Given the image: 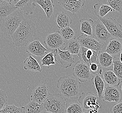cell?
Returning <instances> with one entry per match:
<instances>
[{"label": "cell", "mask_w": 122, "mask_h": 113, "mask_svg": "<svg viewBox=\"0 0 122 113\" xmlns=\"http://www.w3.org/2000/svg\"><path fill=\"white\" fill-rule=\"evenodd\" d=\"M36 35V24L30 19L24 18L11 36L13 44L16 47L24 46L34 40Z\"/></svg>", "instance_id": "obj_1"}, {"label": "cell", "mask_w": 122, "mask_h": 113, "mask_svg": "<svg viewBox=\"0 0 122 113\" xmlns=\"http://www.w3.org/2000/svg\"><path fill=\"white\" fill-rule=\"evenodd\" d=\"M57 87L61 96L66 101L79 97L81 84L75 77L65 76L59 78L57 80Z\"/></svg>", "instance_id": "obj_2"}, {"label": "cell", "mask_w": 122, "mask_h": 113, "mask_svg": "<svg viewBox=\"0 0 122 113\" xmlns=\"http://www.w3.org/2000/svg\"><path fill=\"white\" fill-rule=\"evenodd\" d=\"M23 13L17 9L7 17L0 21V31L4 37H11L24 19Z\"/></svg>", "instance_id": "obj_3"}, {"label": "cell", "mask_w": 122, "mask_h": 113, "mask_svg": "<svg viewBox=\"0 0 122 113\" xmlns=\"http://www.w3.org/2000/svg\"><path fill=\"white\" fill-rule=\"evenodd\" d=\"M45 110L52 113H66V101L59 94H49L42 103Z\"/></svg>", "instance_id": "obj_4"}, {"label": "cell", "mask_w": 122, "mask_h": 113, "mask_svg": "<svg viewBox=\"0 0 122 113\" xmlns=\"http://www.w3.org/2000/svg\"><path fill=\"white\" fill-rule=\"evenodd\" d=\"M98 97L91 92L82 93L78 98V102L84 111L90 113H98L101 105L97 101Z\"/></svg>", "instance_id": "obj_5"}, {"label": "cell", "mask_w": 122, "mask_h": 113, "mask_svg": "<svg viewBox=\"0 0 122 113\" xmlns=\"http://www.w3.org/2000/svg\"><path fill=\"white\" fill-rule=\"evenodd\" d=\"M92 37L104 47L107 46L109 42L113 38L99 19L94 21Z\"/></svg>", "instance_id": "obj_6"}, {"label": "cell", "mask_w": 122, "mask_h": 113, "mask_svg": "<svg viewBox=\"0 0 122 113\" xmlns=\"http://www.w3.org/2000/svg\"><path fill=\"white\" fill-rule=\"evenodd\" d=\"M72 73L75 78L81 82L91 80L94 76L90 71L89 66L80 61H77L74 65Z\"/></svg>", "instance_id": "obj_7"}, {"label": "cell", "mask_w": 122, "mask_h": 113, "mask_svg": "<svg viewBox=\"0 0 122 113\" xmlns=\"http://www.w3.org/2000/svg\"><path fill=\"white\" fill-rule=\"evenodd\" d=\"M99 19L105 26L113 38L122 40V28L117 20L111 17H102Z\"/></svg>", "instance_id": "obj_8"}, {"label": "cell", "mask_w": 122, "mask_h": 113, "mask_svg": "<svg viewBox=\"0 0 122 113\" xmlns=\"http://www.w3.org/2000/svg\"><path fill=\"white\" fill-rule=\"evenodd\" d=\"M77 39L81 47L88 49L101 52L104 47L103 45L92 36L81 34V35L77 38Z\"/></svg>", "instance_id": "obj_9"}, {"label": "cell", "mask_w": 122, "mask_h": 113, "mask_svg": "<svg viewBox=\"0 0 122 113\" xmlns=\"http://www.w3.org/2000/svg\"><path fill=\"white\" fill-rule=\"evenodd\" d=\"M55 60L65 68H70L75 62L72 54L67 51H61L59 48L55 50Z\"/></svg>", "instance_id": "obj_10"}, {"label": "cell", "mask_w": 122, "mask_h": 113, "mask_svg": "<svg viewBox=\"0 0 122 113\" xmlns=\"http://www.w3.org/2000/svg\"><path fill=\"white\" fill-rule=\"evenodd\" d=\"M99 53L81 46L77 57L80 61L89 66L92 63H97V57Z\"/></svg>", "instance_id": "obj_11"}, {"label": "cell", "mask_w": 122, "mask_h": 113, "mask_svg": "<svg viewBox=\"0 0 122 113\" xmlns=\"http://www.w3.org/2000/svg\"><path fill=\"white\" fill-rule=\"evenodd\" d=\"M103 101L118 103L122 101V94L119 86H107L103 93Z\"/></svg>", "instance_id": "obj_12"}, {"label": "cell", "mask_w": 122, "mask_h": 113, "mask_svg": "<svg viewBox=\"0 0 122 113\" xmlns=\"http://www.w3.org/2000/svg\"><path fill=\"white\" fill-rule=\"evenodd\" d=\"M26 50L27 53L38 57L44 56L49 51L42 45L38 38L29 43L26 47Z\"/></svg>", "instance_id": "obj_13"}, {"label": "cell", "mask_w": 122, "mask_h": 113, "mask_svg": "<svg viewBox=\"0 0 122 113\" xmlns=\"http://www.w3.org/2000/svg\"><path fill=\"white\" fill-rule=\"evenodd\" d=\"M50 93L46 84H41L34 88L31 95V101L42 104Z\"/></svg>", "instance_id": "obj_14"}, {"label": "cell", "mask_w": 122, "mask_h": 113, "mask_svg": "<svg viewBox=\"0 0 122 113\" xmlns=\"http://www.w3.org/2000/svg\"><path fill=\"white\" fill-rule=\"evenodd\" d=\"M65 43V41L58 32L49 34L44 41L47 49L52 51L59 49Z\"/></svg>", "instance_id": "obj_15"}, {"label": "cell", "mask_w": 122, "mask_h": 113, "mask_svg": "<svg viewBox=\"0 0 122 113\" xmlns=\"http://www.w3.org/2000/svg\"><path fill=\"white\" fill-rule=\"evenodd\" d=\"M57 1L65 9L74 15L79 12L84 6L86 0H57Z\"/></svg>", "instance_id": "obj_16"}, {"label": "cell", "mask_w": 122, "mask_h": 113, "mask_svg": "<svg viewBox=\"0 0 122 113\" xmlns=\"http://www.w3.org/2000/svg\"><path fill=\"white\" fill-rule=\"evenodd\" d=\"M104 51L114 58L119 57L120 54L122 51V40L113 38L107 45Z\"/></svg>", "instance_id": "obj_17"}, {"label": "cell", "mask_w": 122, "mask_h": 113, "mask_svg": "<svg viewBox=\"0 0 122 113\" xmlns=\"http://www.w3.org/2000/svg\"><path fill=\"white\" fill-rule=\"evenodd\" d=\"M113 59L114 57L107 53L101 51L99 53L98 55L97 63L104 70L112 69L110 68L113 65Z\"/></svg>", "instance_id": "obj_18"}, {"label": "cell", "mask_w": 122, "mask_h": 113, "mask_svg": "<svg viewBox=\"0 0 122 113\" xmlns=\"http://www.w3.org/2000/svg\"><path fill=\"white\" fill-rule=\"evenodd\" d=\"M55 21L58 28H61L69 27L72 23V20L67 13L61 11L55 14Z\"/></svg>", "instance_id": "obj_19"}, {"label": "cell", "mask_w": 122, "mask_h": 113, "mask_svg": "<svg viewBox=\"0 0 122 113\" xmlns=\"http://www.w3.org/2000/svg\"><path fill=\"white\" fill-rule=\"evenodd\" d=\"M14 6L26 14L32 15L36 5L34 3V0H21Z\"/></svg>", "instance_id": "obj_20"}, {"label": "cell", "mask_w": 122, "mask_h": 113, "mask_svg": "<svg viewBox=\"0 0 122 113\" xmlns=\"http://www.w3.org/2000/svg\"><path fill=\"white\" fill-rule=\"evenodd\" d=\"M34 3L37 4L42 8L48 19L52 17L55 7L53 0H34Z\"/></svg>", "instance_id": "obj_21"}, {"label": "cell", "mask_w": 122, "mask_h": 113, "mask_svg": "<svg viewBox=\"0 0 122 113\" xmlns=\"http://www.w3.org/2000/svg\"><path fill=\"white\" fill-rule=\"evenodd\" d=\"M18 9L14 5L5 1L0 3V21H2L12 14L15 11Z\"/></svg>", "instance_id": "obj_22"}, {"label": "cell", "mask_w": 122, "mask_h": 113, "mask_svg": "<svg viewBox=\"0 0 122 113\" xmlns=\"http://www.w3.org/2000/svg\"><path fill=\"white\" fill-rule=\"evenodd\" d=\"M100 75H101L98 74L94 75L91 81L96 89L97 94V96L99 99L103 100V93L105 90V84Z\"/></svg>", "instance_id": "obj_23"}, {"label": "cell", "mask_w": 122, "mask_h": 113, "mask_svg": "<svg viewBox=\"0 0 122 113\" xmlns=\"http://www.w3.org/2000/svg\"><path fill=\"white\" fill-rule=\"evenodd\" d=\"M103 77L104 81L108 86H119L120 79L113 72V69L104 70Z\"/></svg>", "instance_id": "obj_24"}, {"label": "cell", "mask_w": 122, "mask_h": 113, "mask_svg": "<svg viewBox=\"0 0 122 113\" xmlns=\"http://www.w3.org/2000/svg\"><path fill=\"white\" fill-rule=\"evenodd\" d=\"M24 113H44L46 110L42 104L31 101L24 107H21Z\"/></svg>", "instance_id": "obj_25"}, {"label": "cell", "mask_w": 122, "mask_h": 113, "mask_svg": "<svg viewBox=\"0 0 122 113\" xmlns=\"http://www.w3.org/2000/svg\"><path fill=\"white\" fill-rule=\"evenodd\" d=\"M24 69L33 72H41L42 69L38 61L30 54L24 61Z\"/></svg>", "instance_id": "obj_26"}, {"label": "cell", "mask_w": 122, "mask_h": 113, "mask_svg": "<svg viewBox=\"0 0 122 113\" xmlns=\"http://www.w3.org/2000/svg\"><path fill=\"white\" fill-rule=\"evenodd\" d=\"M81 33L87 35L92 36L94 21L92 19L83 18L80 19Z\"/></svg>", "instance_id": "obj_27"}, {"label": "cell", "mask_w": 122, "mask_h": 113, "mask_svg": "<svg viewBox=\"0 0 122 113\" xmlns=\"http://www.w3.org/2000/svg\"><path fill=\"white\" fill-rule=\"evenodd\" d=\"M64 51H67L72 54H77L79 52L81 46L77 39L73 38L65 41Z\"/></svg>", "instance_id": "obj_28"}, {"label": "cell", "mask_w": 122, "mask_h": 113, "mask_svg": "<svg viewBox=\"0 0 122 113\" xmlns=\"http://www.w3.org/2000/svg\"><path fill=\"white\" fill-rule=\"evenodd\" d=\"M94 12L99 18H102L108 13L112 12L114 10L107 5L98 3L94 5Z\"/></svg>", "instance_id": "obj_29"}, {"label": "cell", "mask_w": 122, "mask_h": 113, "mask_svg": "<svg viewBox=\"0 0 122 113\" xmlns=\"http://www.w3.org/2000/svg\"><path fill=\"white\" fill-rule=\"evenodd\" d=\"M55 50L51 51L49 53H47L43 57L41 60V65L42 66H47L48 68L51 65H55L56 64L55 60Z\"/></svg>", "instance_id": "obj_30"}, {"label": "cell", "mask_w": 122, "mask_h": 113, "mask_svg": "<svg viewBox=\"0 0 122 113\" xmlns=\"http://www.w3.org/2000/svg\"><path fill=\"white\" fill-rule=\"evenodd\" d=\"M65 41L73 38L75 35V32L69 27L61 28L58 31Z\"/></svg>", "instance_id": "obj_31"}, {"label": "cell", "mask_w": 122, "mask_h": 113, "mask_svg": "<svg viewBox=\"0 0 122 113\" xmlns=\"http://www.w3.org/2000/svg\"><path fill=\"white\" fill-rule=\"evenodd\" d=\"M84 112L79 103L66 104V113H83Z\"/></svg>", "instance_id": "obj_32"}, {"label": "cell", "mask_w": 122, "mask_h": 113, "mask_svg": "<svg viewBox=\"0 0 122 113\" xmlns=\"http://www.w3.org/2000/svg\"><path fill=\"white\" fill-rule=\"evenodd\" d=\"M113 71L118 78L120 80L122 79V63L120 61L119 57L114 58Z\"/></svg>", "instance_id": "obj_33"}, {"label": "cell", "mask_w": 122, "mask_h": 113, "mask_svg": "<svg viewBox=\"0 0 122 113\" xmlns=\"http://www.w3.org/2000/svg\"><path fill=\"white\" fill-rule=\"evenodd\" d=\"M107 4L114 11L121 12L122 11V0H107Z\"/></svg>", "instance_id": "obj_34"}, {"label": "cell", "mask_w": 122, "mask_h": 113, "mask_svg": "<svg viewBox=\"0 0 122 113\" xmlns=\"http://www.w3.org/2000/svg\"><path fill=\"white\" fill-rule=\"evenodd\" d=\"M0 113H24L22 107H18L14 105H7L0 110Z\"/></svg>", "instance_id": "obj_35"}, {"label": "cell", "mask_w": 122, "mask_h": 113, "mask_svg": "<svg viewBox=\"0 0 122 113\" xmlns=\"http://www.w3.org/2000/svg\"><path fill=\"white\" fill-rule=\"evenodd\" d=\"M90 69L93 75L98 74L101 75L103 73V69L97 63H93L89 65Z\"/></svg>", "instance_id": "obj_36"}, {"label": "cell", "mask_w": 122, "mask_h": 113, "mask_svg": "<svg viewBox=\"0 0 122 113\" xmlns=\"http://www.w3.org/2000/svg\"><path fill=\"white\" fill-rule=\"evenodd\" d=\"M7 95L6 92L0 89V110L5 108L7 105Z\"/></svg>", "instance_id": "obj_37"}, {"label": "cell", "mask_w": 122, "mask_h": 113, "mask_svg": "<svg viewBox=\"0 0 122 113\" xmlns=\"http://www.w3.org/2000/svg\"><path fill=\"white\" fill-rule=\"evenodd\" d=\"M110 113H122V101L111 106L110 108Z\"/></svg>", "instance_id": "obj_38"}, {"label": "cell", "mask_w": 122, "mask_h": 113, "mask_svg": "<svg viewBox=\"0 0 122 113\" xmlns=\"http://www.w3.org/2000/svg\"><path fill=\"white\" fill-rule=\"evenodd\" d=\"M20 0H13V1L12 4L14 5L16 4L18 2H19Z\"/></svg>", "instance_id": "obj_39"}, {"label": "cell", "mask_w": 122, "mask_h": 113, "mask_svg": "<svg viewBox=\"0 0 122 113\" xmlns=\"http://www.w3.org/2000/svg\"><path fill=\"white\" fill-rule=\"evenodd\" d=\"M3 1H6L7 2L9 3L10 4H12L13 1V0H2Z\"/></svg>", "instance_id": "obj_40"}, {"label": "cell", "mask_w": 122, "mask_h": 113, "mask_svg": "<svg viewBox=\"0 0 122 113\" xmlns=\"http://www.w3.org/2000/svg\"><path fill=\"white\" fill-rule=\"evenodd\" d=\"M119 59H120V61L122 63V51L121 52V53L120 54Z\"/></svg>", "instance_id": "obj_41"}, {"label": "cell", "mask_w": 122, "mask_h": 113, "mask_svg": "<svg viewBox=\"0 0 122 113\" xmlns=\"http://www.w3.org/2000/svg\"><path fill=\"white\" fill-rule=\"evenodd\" d=\"M119 87H120V90L121 91L122 94V81H121L120 82V85H119Z\"/></svg>", "instance_id": "obj_42"}, {"label": "cell", "mask_w": 122, "mask_h": 113, "mask_svg": "<svg viewBox=\"0 0 122 113\" xmlns=\"http://www.w3.org/2000/svg\"><path fill=\"white\" fill-rule=\"evenodd\" d=\"M83 113H90L89 112H87V111H84Z\"/></svg>", "instance_id": "obj_43"}, {"label": "cell", "mask_w": 122, "mask_h": 113, "mask_svg": "<svg viewBox=\"0 0 122 113\" xmlns=\"http://www.w3.org/2000/svg\"><path fill=\"white\" fill-rule=\"evenodd\" d=\"M50 113V112H48V111H46L45 112V113Z\"/></svg>", "instance_id": "obj_44"}, {"label": "cell", "mask_w": 122, "mask_h": 113, "mask_svg": "<svg viewBox=\"0 0 122 113\" xmlns=\"http://www.w3.org/2000/svg\"><path fill=\"white\" fill-rule=\"evenodd\" d=\"M3 0H0V3L1 2H2Z\"/></svg>", "instance_id": "obj_45"}, {"label": "cell", "mask_w": 122, "mask_h": 113, "mask_svg": "<svg viewBox=\"0 0 122 113\" xmlns=\"http://www.w3.org/2000/svg\"></svg>", "instance_id": "obj_46"}, {"label": "cell", "mask_w": 122, "mask_h": 113, "mask_svg": "<svg viewBox=\"0 0 122 113\" xmlns=\"http://www.w3.org/2000/svg\"></svg>", "instance_id": "obj_47"}, {"label": "cell", "mask_w": 122, "mask_h": 113, "mask_svg": "<svg viewBox=\"0 0 122 113\" xmlns=\"http://www.w3.org/2000/svg\"></svg>", "instance_id": "obj_48"}]
</instances>
